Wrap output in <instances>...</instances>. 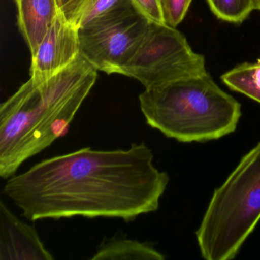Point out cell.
<instances>
[{"mask_svg":"<svg viewBox=\"0 0 260 260\" xmlns=\"http://www.w3.org/2000/svg\"><path fill=\"white\" fill-rule=\"evenodd\" d=\"M151 149L84 147L44 159L7 179L3 192L31 221L80 217L132 221L157 211L170 182Z\"/></svg>","mask_w":260,"mask_h":260,"instance_id":"1","label":"cell"},{"mask_svg":"<svg viewBox=\"0 0 260 260\" xmlns=\"http://www.w3.org/2000/svg\"><path fill=\"white\" fill-rule=\"evenodd\" d=\"M81 55L51 78L29 79L0 106V176L9 179L29 158L66 135L96 82Z\"/></svg>","mask_w":260,"mask_h":260,"instance_id":"2","label":"cell"},{"mask_svg":"<svg viewBox=\"0 0 260 260\" xmlns=\"http://www.w3.org/2000/svg\"><path fill=\"white\" fill-rule=\"evenodd\" d=\"M146 122L179 142H205L235 132L241 105L206 73L153 89L139 95Z\"/></svg>","mask_w":260,"mask_h":260,"instance_id":"3","label":"cell"},{"mask_svg":"<svg viewBox=\"0 0 260 260\" xmlns=\"http://www.w3.org/2000/svg\"><path fill=\"white\" fill-rule=\"evenodd\" d=\"M259 220L260 142L214 190L196 233L201 255L233 259Z\"/></svg>","mask_w":260,"mask_h":260,"instance_id":"4","label":"cell"},{"mask_svg":"<svg viewBox=\"0 0 260 260\" xmlns=\"http://www.w3.org/2000/svg\"><path fill=\"white\" fill-rule=\"evenodd\" d=\"M205 59L190 47L176 28L150 22L147 33L120 74L139 81L145 89L206 74Z\"/></svg>","mask_w":260,"mask_h":260,"instance_id":"5","label":"cell"},{"mask_svg":"<svg viewBox=\"0 0 260 260\" xmlns=\"http://www.w3.org/2000/svg\"><path fill=\"white\" fill-rule=\"evenodd\" d=\"M150 24L132 4L120 7L79 28L80 54L97 71L120 74Z\"/></svg>","mask_w":260,"mask_h":260,"instance_id":"6","label":"cell"},{"mask_svg":"<svg viewBox=\"0 0 260 260\" xmlns=\"http://www.w3.org/2000/svg\"><path fill=\"white\" fill-rule=\"evenodd\" d=\"M80 55L78 28L68 21L61 10L31 55L30 79L41 82L51 78Z\"/></svg>","mask_w":260,"mask_h":260,"instance_id":"7","label":"cell"},{"mask_svg":"<svg viewBox=\"0 0 260 260\" xmlns=\"http://www.w3.org/2000/svg\"><path fill=\"white\" fill-rule=\"evenodd\" d=\"M36 230L0 202V259L51 260Z\"/></svg>","mask_w":260,"mask_h":260,"instance_id":"8","label":"cell"},{"mask_svg":"<svg viewBox=\"0 0 260 260\" xmlns=\"http://www.w3.org/2000/svg\"><path fill=\"white\" fill-rule=\"evenodd\" d=\"M13 1L17 10V25L19 31L32 55L61 11L59 0Z\"/></svg>","mask_w":260,"mask_h":260,"instance_id":"9","label":"cell"},{"mask_svg":"<svg viewBox=\"0 0 260 260\" xmlns=\"http://www.w3.org/2000/svg\"><path fill=\"white\" fill-rule=\"evenodd\" d=\"M92 259L164 260L165 256L144 242L127 238H114L103 243Z\"/></svg>","mask_w":260,"mask_h":260,"instance_id":"10","label":"cell"},{"mask_svg":"<svg viewBox=\"0 0 260 260\" xmlns=\"http://www.w3.org/2000/svg\"><path fill=\"white\" fill-rule=\"evenodd\" d=\"M132 4L131 0H75L63 10L65 16L77 28L120 7Z\"/></svg>","mask_w":260,"mask_h":260,"instance_id":"11","label":"cell"},{"mask_svg":"<svg viewBox=\"0 0 260 260\" xmlns=\"http://www.w3.org/2000/svg\"><path fill=\"white\" fill-rule=\"evenodd\" d=\"M220 78L231 90L260 103V59L255 63H240Z\"/></svg>","mask_w":260,"mask_h":260,"instance_id":"12","label":"cell"},{"mask_svg":"<svg viewBox=\"0 0 260 260\" xmlns=\"http://www.w3.org/2000/svg\"><path fill=\"white\" fill-rule=\"evenodd\" d=\"M211 12L224 22L241 23L252 13L251 0H207Z\"/></svg>","mask_w":260,"mask_h":260,"instance_id":"13","label":"cell"},{"mask_svg":"<svg viewBox=\"0 0 260 260\" xmlns=\"http://www.w3.org/2000/svg\"><path fill=\"white\" fill-rule=\"evenodd\" d=\"M193 0H160L164 23L176 28L185 19Z\"/></svg>","mask_w":260,"mask_h":260,"instance_id":"14","label":"cell"},{"mask_svg":"<svg viewBox=\"0 0 260 260\" xmlns=\"http://www.w3.org/2000/svg\"><path fill=\"white\" fill-rule=\"evenodd\" d=\"M131 3L150 22L164 23L160 0H131Z\"/></svg>","mask_w":260,"mask_h":260,"instance_id":"15","label":"cell"},{"mask_svg":"<svg viewBox=\"0 0 260 260\" xmlns=\"http://www.w3.org/2000/svg\"><path fill=\"white\" fill-rule=\"evenodd\" d=\"M75 0H59V4H60V9L62 11L65 9L68 8L71 4H72Z\"/></svg>","mask_w":260,"mask_h":260,"instance_id":"16","label":"cell"},{"mask_svg":"<svg viewBox=\"0 0 260 260\" xmlns=\"http://www.w3.org/2000/svg\"><path fill=\"white\" fill-rule=\"evenodd\" d=\"M252 1V8L254 10L260 11V0H251Z\"/></svg>","mask_w":260,"mask_h":260,"instance_id":"17","label":"cell"}]
</instances>
